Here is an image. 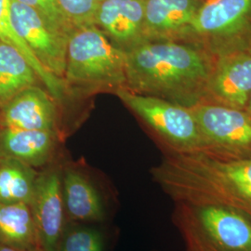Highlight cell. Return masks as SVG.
I'll use <instances>...</instances> for the list:
<instances>
[{"instance_id": "6da1fadb", "label": "cell", "mask_w": 251, "mask_h": 251, "mask_svg": "<svg viewBox=\"0 0 251 251\" xmlns=\"http://www.w3.org/2000/svg\"><path fill=\"white\" fill-rule=\"evenodd\" d=\"M126 89L192 108L205 101L215 57L181 40L146 39L126 50Z\"/></svg>"}, {"instance_id": "7a4b0ae2", "label": "cell", "mask_w": 251, "mask_h": 251, "mask_svg": "<svg viewBox=\"0 0 251 251\" xmlns=\"http://www.w3.org/2000/svg\"><path fill=\"white\" fill-rule=\"evenodd\" d=\"M151 175L174 202L226 206L251 220V157L224 158L204 151L164 153Z\"/></svg>"}, {"instance_id": "3957f363", "label": "cell", "mask_w": 251, "mask_h": 251, "mask_svg": "<svg viewBox=\"0 0 251 251\" xmlns=\"http://www.w3.org/2000/svg\"><path fill=\"white\" fill-rule=\"evenodd\" d=\"M65 87L81 91L125 88L126 52L96 25L78 27L68 38Z\"/></svg>"}, {"instance_id": "277c9868", "label": "cell", "mask_w": 251, "mask_h": 251, "mask_svg": "<svg viewBox=\"0 0 251 251\" xmlns=\"http://www.w3.org/2000/svg\"><path fill=\"white\" fill-rule=\"evenodd\" d=\"M173 223L186 251H251V220L226 206L174 202Z\"/></svg>"}, {"instance_id": "5b68a950", "label": "cell", "mask_w": 251, "mask_h": 251, "mask_svg": "<svg viewBox=\"0 0 251 251\" xmlns=\"http://www.w3.org/2000/svg\"><path fill=\"white\" fill-rule=\"evenodd\" d=\"M114 93L140 117L161 145L164 153L203 151L205 144L190 108L126 88Z\"/></svg>"}, {"instance_id": "8992f818", "label": "cell", "mask_w": 251, "mask_h": 251, "mask_svg": "<svg viewBox=\"0 0 251 251\" xmlns=\"http://www.w3.org/2000/svg\"><path fill=\"white\" fill-rule=\"evenodd\" d=\"M251 22V0H206L201 3L183 40L214 57L248 46L244 35Z\"/></svg>"}, {"instance_id": "52a82bcc", "label": "cell", "mask_w": 251, "mask_h": 251, "mask_svg": "<svg viewBox=\"0 0 251 251\" xmlns=\"http://www.w3.org/2000/svg\"><path fill=\"white\" fill-rule=\"evenodd\" d=\"M190 109L204 140V152L224 158H251V116L248 112L211 102Z\"/></svg>"}, {"instance_id": "ba28073f", "label": "cell", "mask_w": 251, "mask_h": 251, "mask_svg": "<svg viewBox=\"0 0 251 251\" xmlns=\"http://www.w3.org/2000/svg\"><path fill=\"white\" fill-rule=\"evenodd\" d=\"M62 187L67 223L101 225L115 213L114 193L78 164L63 163Z\"/></svg>"}, {"instance_id": "9c48e42d", "label": "cell", "mask_w": 251, "mask_h": 251, "mask_svg": "<svg viewBox=\"0 0 251 251\" xmlns=\"http://www.w3.org/2000/svg\"><path fill=\"white\" fill-rule=\"evenodd\" d=\"M13 28L47 71L63 80L68 36L50 26L41 14L16 0H10Z\"/></svg>"}, {"instance_id": "30bf717a", "label": "cell", "mask_w": 251, "mask_h": 251, "mask_svg": "<svg viewBox=\"0 0 251 251\" xmlns=\"http://www.w3.org/2000/svg\"><path fill=\"white\" fill-rule=\"evenodd\" d=\"M62 162L57 161L39 171L30 203L41 251H58L67 225L62 187Z\"/></svg>"}, {"instance_id": "8fae6325", "label": "cell", "mask_w": 251, "mask_h": 251, "mask_svg": "<svg viewBox=\"0 0 251 251\" xmlns=\"http://www.w3.org/2000/svg\"><path fill=\"white\" fill-rule=\"evenodd\" d=\"M251 92V46L216 56L204 102L245 109Z\"/></svg>"}, {"instance_id": "7c38bea8", "label": "cell", "mask_w": 251, "mask_h": 251, "mask_svg": "<svg viewBox=\"0 0 251 251\" xmlns=\"http://www.w3.org/2000/svg\"><path fill=\"white\" fill-rule=\"evenodd\" d=\"M94 25L124 51L145 40L144 0H100Z\"/></svg>"}, {"instance_id": "4fadbf2b", "label": "cell", "mask_w": 251, "mask_h": 251, "mask_svg": "<svg viewBox=\"0 0 251 251\" xmlns=\"http://www.w3.org/2000/svg\"><path fill=\"white\" fill-rule=\"evenodd\" d=\"M54 100L39 86L27 88L0 109V128L51 130L60 133Z\"/></svg>"}, {"instance_id": "5bb4252c", "label": "cell", "mask_w": 251, "mask_h": 251, "mask_svg": "<svg viewBox=\"0 0 251 251\" xmlns=\"http://www.w3.org/2000/svg\"><path fill=\"white\" fill-rule=\"evenodd\" d=\"M61 139L59 132L51 130L0 128V156L44 169L59 161Z\"/></svg>"}, {"instance_id": "9a60e30c", "label": "cell", "mask_w": 251, "mask_h": 251, "mask_svg": "<svg viewBox=\"0 0 251 251\" xmlns=\"http://www.w3.org/2000/svg\"><path fill=\"white\" fill-rule=\"evenodd\" d=\"M146 39L183 40L201 2L199 0H144Z\"/></svg>"}, {"instance_id": "2e32d148", "label": "cell", "mask_w": 251, "mask_h": 251, "mask_svg": "<svg viewBox=\"0 0 251 251\" xmlns=\"http://www.w3.org/2000/svg\"><path fill=\"white\" fill-rule=\"evenodd\" d=\"M0 245L21 251H40L30 204L0 202Z\"/></svg>"}, {"instance_id": "e0dca14e", "label": "cell", "mask_w": 251, "mask_h": 251, "mask_svg": "<svg viewBox=\"0 0 251 251\" xmlns=\"http://www.w3.org/2000/svg\"><path fill=\"white\" fill-rule=\"evenodd\" d=\"M39 83V76L25 56L0 40V109L23 90Z\"/></svg>"}, {"instance_id": "ac0fdd59", "label": "cell", "mask_w": 251, "mask_h": 251, "mask_svg": "<svg viewBox=\"0 0 251 251\" xmlns=\"http://www.w3.org/2000/svg\"><path fill=\"white\" fill-rule=\"evenodd\" d=\"M38 173L25 163L0 156V202L30 204Z\"/></svg>"}, {"instance_id": "d6986e66", "label": "cell", "mask_w": 251, "mask_h": 251, "mask_svg": "<svg viewBox=\"0 0 251 251\" xmlns=\"http://www.w3.org/2000/svg\"><path fill=\"white\" fill-rule=\"evenodd\" d=\"M0 40L14 47L25 56L45 86L47 91L54 99L63 98L66 91L64 81L46 70L13 28L10 18V0H0Z\"/></svg>"}, {"instance_id": "ffe728a7", "label": "cell", "mask_w": 251, "mask_h": 251, "mask_svg": "<svg viewBox=\"0 0 251 251\" xmlns=\"http://www.w3.org/2000/svg\"><path fill=\"white\" fill-rule=\"evenodd\" d=\"M99 225L67 223L58 251H107V235Z\"/></svg>"}, {"instance_id": "44dd1931", "label": "cell", "mask_w": 251, "mask_h": 251, "mask_svg": "<svg viewBox=\"0 0 251 251\" xmlns=\"http://www.w3.org/2000/svg\"><path fill=\"white\" fill-rule=\"evenodd\" d=\"M100 0H57L74 28L94 25Z\"/></svg>"}, {"instance_id": "7402d4cb", "label": "cell", "mask_w": 251, "mask_h": 251, "mask_svg": "<svg viewBox=\"0 0 251 251\" xmlns=\"http://www.w3.org/2000/svg\"><path fill=\"white\" fill-rule=\"evenodd\" d=\"M37 10L46 22L64 36L71 35L75 29L60 9L57 0H16Z\"/></svg>"}, {"instance_id": "603a6c76", "label": "cell", "mask_w": 251, "mask_h": 251, "mask_svg": "<svg viewBox=\"0 0 251 251\" xmlns=\"http://www.w3.org/2000/svg\"><path fill=\"white\" fill-rule=\"evenodd\" d=\"M246 112H248L250 115L251 116V94H250V97H249V100H248V102H247V105H246V107L244 109Z\"/></svg>"}, {"instance_id": "cb8c5ba5", "label": "cell", "mask_w": 251, "mask_h": 251, "mask_svg": "<svg viewBox=\"0 0 251 251\" xmlns=\"http://www.w3.org/2000/svg\"><path fill=\"white\" fill-rule=\"evenodd\" d=\"M0 251H21V250H16V249H12V248H9V247H6V246H2L0 245Z\"/></svg>"}, {"instance_id": "d4e9b609", "label": "cell", "mask_w": 251, "mask_h": 251, "mask_svg": "<svg viewBox=\"0 0 251 251\" xmlns=\"http://www.w3.org/2000/svg\"><path fill=\"white\" fill-rule=\"evenodd\" d=\"M250 45H251V43H250Z\"/></svg>"}, {"instance_id": "484cf974", "label": "cell", "mask_w": 251, "mask_h": 251, "mask_svg": "<svg viewBox=\"0 0 251 251\" xmlns=\"http://www.w3.org/2000/svg\"></svg>"}]
</instances>
